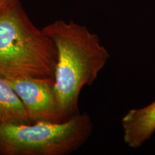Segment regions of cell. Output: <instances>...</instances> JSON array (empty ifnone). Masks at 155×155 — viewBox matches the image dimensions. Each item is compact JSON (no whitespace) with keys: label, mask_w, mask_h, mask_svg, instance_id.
<instances>
[{"label":"cell","mask_w":155,"mask_h":155,"mask_svg":"<svg viewBox=\"0 0 155 155\" xmlns=\"http://www.w3.org/2000/svg\"><path fill=\"white\" fill-rule=\"evenodd\" d=\"M42 30L57 49L54 88L64 117L68 120L80 114L81 91L98 78L110 55L98 35L84 25L58 20Z\"/></svg>","instance_id":"obj_1"},{"label":"cell","mask_w":155,"mask_h":155,"mask_svg":"<svg viewBox=\"0 0 155 155\" xmlns=\"http://www.w3.org/2000/svg\"><path fill=\"white\" fill-rule=\"evenodd\" d=\"M57 62L53 40L13 0L0 12V77L55 81Z\"/></svg>","instance_id":"obj_2"},{"label":"cell","mask_w":155,"mask_h":155,"mask_svg":"<svg viewBox=\"0 0 155 155\" xmlns=\"http://www.w3.org/2000/svg\"><path fill=\"white\" fill-rule=\"evenodd\" d=\"M94 124L87 112L61 123L37 122L0 126V155H67L91 135Z\"/></svg>","instance_id":"obj_3"},{"label":"cell","mask_w":155,"mask_h":155,"mask_svg":"<svg viewBox=\"0 0 155 155\" xmlns=\"http://www.w3.org/2000/svg\"><path fill=\"white\" fill-rule=\"evenodd\" d=\"M32 123L66 121L56 95L55 81L20 78L8 80Z\"/></svg>","instance_id":"obj_4"},{"label":"cell","mask_w":155,"mask_h":155,"mask_svg":"<svg viewBox=\"0 0 155 155\" xmlns=\"http://www.w3.org/2000/svg\"><path fill=\"white\" fill-rule=\"evenodd\" d=\"M125 144L137 149L155 133V101L142 108L129 110L121 119Z\"/></svg>","instance_id":"obj_5"},{"label":"cell","mask_w":155,"mask_h":155,"mask_svg":"<svg viewBox=\"0 0 155 155\" xmlns=\"http://www.w3.org/2000/svg\"><path fill=\"white\" fill-rule=\"evenodd\" d=\"M32 123L22 101L8 80L0 77V126Z\"/></svg>","instance_id":"obj_6"},{"label":"cell","mask_w":155,"mask_h":155,"mask_svg":"<svg viewBox=\"0 0 155 155\" xmlns=\"http://www.w3.org/2000/svg\"><path fill=\"white\" fill-rule=\"evenodd\" d=\"M13 0H0V12L5 9Z\"/></svg>","instance_id":"obj_7"}]
</instances>
